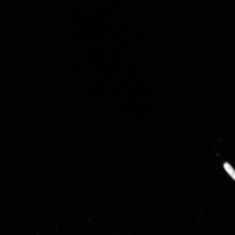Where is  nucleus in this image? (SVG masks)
<instances>
[{
	"label": "nucleus",
	"instance_id": "obj_1",
	"mask_svg": "<svg viewBox=\"0 0 235 235\" xmlns=\"http://www.w3.org/2000/svg\"><path fill=\"white\" fill-rule=\"evenodd\" d=\"M224 167L226 171H227L229 175L235 180V171L230 164L227 162H226L224 165Z\"/></svg>",
	"mask_w": 235,
	"mask_h": 235
}]
</instances>
